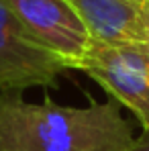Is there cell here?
<instances>
[{
  "label": "cell",
  "mask_w": 149,
  "mask_h": 151,
  "mask_svg": "<svg viewBox=\"0 0 149 151\" xmlns=\"http://www.w3.org/2000/svg\"><path fill=\"white\" fill-rule=\"evenodd\" d=\"M119 106L35 104L23 92H0V151H129L135 135Z\"/></svg>",
  "instance_id": "cell-1"
},
{
  "label": "cell",
  "mask_w": 149,
  "mask_h": 151,
  "mask_svg": "<svg viewBox=\"0 0 149 151\" xmlns=\"http://www.w3.org/2000/svg\"><path fill=\"white\" fill-rule=\"evenodd\" d=\"M127 106L143 131H149V57L139 43L106 45L92 41L86 55L74 65Z\"/></svg>",
  "instance_id": "cell-2"
},
{
  "label": "cell",
  "mask_w": 149,
  "mask_h": 151,
  "mask_svg": "<svg viewBox=\"0 0 149 151\" xmlns=\"http://www.w3.org/2000/svg\"><path fill=\"white\" fill-rule=\"evenodd\" d=\"M66 70L68 63L39 47L10 6L0 0V92L55 86Z\"/></svg>",
  "instance_id": "cell-3"
},
{
  "label": "cell",
  "mask_w": 149,
  "mask_h": 151,
  "mask_svg": "<svg viewBox=\"0 0 149 151\" xmlns=\"http://www.w3.org/2000/svg\"><path fill=\"white\" fill-rule=\"evenodd\" d=\"M29 37L68 63L70 70L86 55L90 33L68 0H4Z\"/></svg>",
  "instance_id": "cell-4"
},
{
  "label": "cell",
  "mask_w": 149,
  "mask_h": 151,
  "mask_svg": "<svg viewBox=\"0 0 149 151\" xmlns=\"http://www.w3.org/2000/svg\"><path fill=\"white\" fill-rule=\"evenodd\" d=\"M92 41L106 45L147 43L141 0H68Z\"/></svg>",
  "instance_id": "cell-5"
},
{
  "label": "cell",
  "mask_w": 149,
  "mask_h": 151,
  "mask_svg": "<svg viewBox=\"0 0 149 151\" xmlns=\"http://www.w3.org/2000/svg\"><path fill=\"white\" fill-rule=\"evenodd\" d=\"M129 151H149V131H143L139 137H135V143Z\"/></svg>",
  "instance_id": "cell-6"
},
{
  "label": "cell",
  "mask_w": 149,
  "mask_h": 151,
  "mask_svg": "<svg viewBox=\"0 0 149 151\" xmlns=\"http://www.w3.org/2000/svg\"><path fill=\"white\" fill-rule=\"evenodd\" d=\"M141 19H143V27H145L147 43H149V0H141Z\"/></svg>",
  "instance_id": "cell-7"
},
{
  "label": "cell",
  "mask_w": 149,
  "mask_h": 151,
  "mask_svg": "<svg viewBox=\"0 0 149 151\" xmlns=\"http://www.w3.org/2000/svg\"><path fill=\"white\" fill-rule=\"evenodd\" d=\"M139 47H141V49H143V53L149 57V43H139Z\"/></svg>",
  "instance_id": "cell-8"
}]
</instances>
